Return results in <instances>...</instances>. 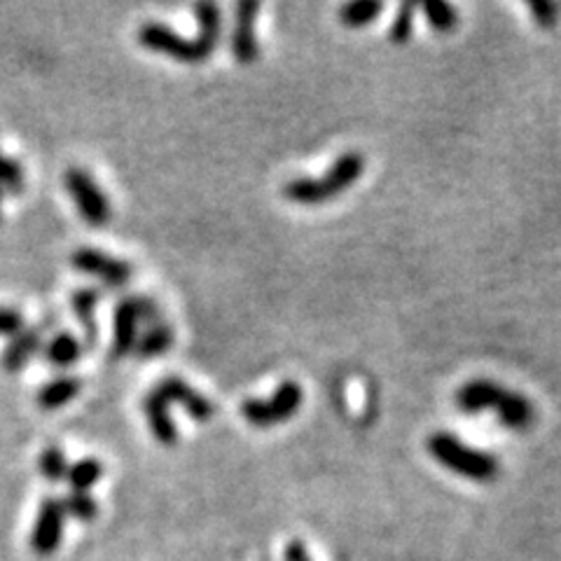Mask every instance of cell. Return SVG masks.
Instances as JSON below:
<instances>
[{
    "label": "cell",
    "instance_id": "8",
    "mask_svg": "<svg viewBox=\"0 0 561 561\" xmlns=\"http://www.w3.org/2000/svg\"><path fill=\"white\" fill-rule=\"evenodd\" d=\"M64 526H66V510L61 498H45L38 508L36 524L31 531V550L47 557L59 550L61 538H64Z\"/></svg>",
    "mask_w": 561,
    "mask_h": 561
},
{
    "label": "cell",
    "instance_id": "27",
    "mask_svg": "<svg viewBox=\"0 0 561 561\" xmlns=\"http://www.w3.org/2000/svg\"><path fill=\"white\" fill-rule=\"evenodd\" d=\"M24 325V314L22 311L12 307H0V337H15L17 332H22Z\"/></svg>",
    "mask_w": 561,
    "mask_h": 561
},
{
    "label": "cell",
    "instance_id": "21",
    "mask_svg": "<svg viewBox=\"0 0 561 561\" xmlns=\"http://www.w3.org/2000/svg\"><path fill=\"white\" fill-rule=\"evenodd\" d=\"M421 10H424L426 22L440 33L454 31L461 22L459 10H456L454 5H449V3H440V0H431V3H424V5H421Z\"/></svg>",
    "mask_w": 561,
    "mask_h": 561
},
{
    "label": "cell",
    "instance_id": "22",
    "mask_svg": "<svg viewBox=\"0 0 561 561\" xmlns=\"http://www.w3.org/2000/svg\"><path fill=\"white\" fill-rule=\"evenodd\" d=\"M38 468H40V475H43L47 482L66 480L68 461H66L64 449H59L54 445L45 447L43 454H40V459H38Z\"/></svg>",
    "mask_w": 561,
    "mask_h": 561
},
{
    "label": "cell",
    "instance_id": "29",
    "mask_svg": "<svg viewBox=\"0 0 561 561\" xmlns=\"http://www.w3.org/2000/svg\"><path fill=\"white\" fill-rule=\"evenodd\" d=\"M0 197H3V195H0ZM0 216H3V211H0Z\"/></svg>",
    "mask_w": 561,
    "mask_h": 561
},
{
    "label": "cell",
    "instance_id": "6",
    "mask_svg": "<svg viewBox=\"0 0 561 561\" xmlns=\"http://www.w3.org/2000/svg\"><path fill=\"white\" fill-rule=\"evenodd\" d=\"M66 190L71 195L75 209H78L80 218L85 220L89 227L99 230V227L108 225L110 220V204L108 197L103 195L101 187L82 166H71L64 176Z\"/></svg>",
    "mask_w": 561,
    "mask_h": 561
},
{
    "label": "cell",
    "instance_id": "19",
    "mask_svg": "<svg viewBox=\"0 0 561 561\" xmlns=\"http://www.w3.org/2000/svg\"><path fill=\"white\" fill-rule=\"evenodd\" d=\"M103 477V463L99 459H80L73 466H68L66 480L71 484V491H89Z\"/></svg>",
    "mask_w": 561,
    "mask_h": 561
},
{
    "label": "cell",
    "instance_id": "24",
    "mask_svg": "<svg viewBox=\"0 0 561 561\" xmlns=\"http://www.w3.org/2000/svg\"><path fill=\"white\" fill-rule=\"evenodd\" d=\"M24 183L26 180H24L22 164L0 152V185H3L8 192H12V195H19V192L24 190Z\"/></svg>",
    "mask_w": 561,
    "mask_h": 561
},
{
    "label": "cell",
    "instance_id": "5",
    "mask_svg": "<svg viewBox=\"0 0 561 561\" xmlns=\"http://www.w3.org/2000/svg\"><path fill=\"white\" fill-rule=\"evenodd\" d=\"M304 403V391L297 382H283L272 398H251L241 405V417L255 428H272L293 419Z\"/></svg>",
    "mask_w": 561,
    "mask_h": 561
},
{
    "label": "cell",
    "instance_id": "26",
    "mask_svg": "<svg viewBox=\"0 0 561 561\" xmlns=\"http://www.w3.org/2000/svg\"><path fill=\"white\" fill-rule=\"evenodd\" d=\"M131 302H134V309H136L138 321H141V323L152 325V323L164 321L162 309H159V304L152 300V297H148V295H131Z\"/></svg>",
    "mask_w": 561,
    "mask_h": 561
},
{
    "label": "cell",
    "instance_id": "23",
    "mask_svg": "<svg viewBox=\"0 0 561 561\" xmlns=\"http://www.w3.org/2000/svg\"><path fill=\"white\" fill-rule=\"evenodd\" d=\"M414 12H417V5L414 3L400 5L396 17H393L391 29H389L391 43H396V45L410 43L412 33H414Z\"/></svg>",
    "mask_w": 561,
    "mask_h": 561
},
{
    "label": "cell",
    "instance_id": "20",
    "mask_svg": "<svg viewBox=\"0 0 561 561\" xmlns=\"http://www.w3.org/2000/svg\"><path fill=\"white\" fill-rule=\"evenodd\" d=\"M61 503H64L66 517H75L78 522H92L99 517V503L89 491H68Z\"/></svg>",
    "mask_w": 561,
    "mask_h": 561
},
{
    "label": "cell",
    "instance_id": "10",
    "mask_svg": "<svg viewBox=\"0 0 561 561\" xmlns=\"http://www.w3.org/2000/svg\"><path fill=\"white\" fill-rule=\"evenodd\" d=\"M260 12V3H239L237 22L232 33V54L239 64H255L260 57V45L255 38V17Z\"/></svg>",
    "mask_w": 561,
    "mask_h": 561
},
{
    "label": "cell",
    "instance_id": "3",
    "mask_svg": "<svg viewBox=\"0 0 561 561\" xmlns=\"http://www.w3.org/2000/svg\"><path fill=\"white\" fill-rule=\"evenodd\" d=\"M363 173H365V157L356 150H349L344 152L337 162H332V166L323 173V176L288 180L281 192L283 197L293 204H302V206L325 204L330 202V199L344 195L353 183H358V180L363 178Z\"/></svg>",
    "mask_w": 561,
    "mask_h": 561
},
{
    "label": "cell",
    "instance_id": "11",
    "mask_svg": "<svg viewBox=\"0 0 561 561\" xmlns=\"http://www.w3.org/2000/svg\"><path fill=\"white\" fill-rule=\"evenodd\" d=\"M138 325H141V321H138L134 302H131V297H124V300L115 304V311H113V342H110V358L120 360L134 351V346L138 342Z\"/></svg>",
    "mask_w": 561,
    "mask_h": 561
},
{
    "label": "cell",
    "instance_id": "16",
    "mask_svg": "<svg viewBox=\"0 0 561 561\" xmlns=\"http://www.w3.org/2000/svg\"><path fill=\"white\" fill-rule=\"evenodd\" d=\"M80 391H82V382L78 377H57L38 391L36 403L38 407H43V410L52 412L78 398Z\"/></svg>",
    "mask_w": 561,
    "mask_h": 561
},
{
    "label": "cell",
    "instance_id": "18",
    "mask_svg": "<svg viewBox=\"0 0 561 561\" xmlns=\"http://www.w3.org/2000/svg\"><path fill=\"white\" fill-rule=\"evenodd\" d=\"M384 12V3L377 0H358V3H349L339 10V19L349 29H363V26L372 24L374 19Z\"/></svg>",
    "mask_w": 561,
    "mask_h": 561
},
{
    "label": "cell",
    "instance_id": "17",
    "mask_svg": "<svg viewBox=\"0 0 561 561\" xmlns=\"http://www.w3.org/2000/svg\"><path fill=\"white\" fill-rule=\"evenodd\" d=\"M171 346H173V328L169 323L159 321L145 328L143 335L138 337L134 351L141 360H150V358H159L162 353L169 351Z\"/></svg>",
    "mask_w": 561,
    "mask_h": 561
},
{
    "label": "cell",
    "instance_id": "25",
    "mask_svg": "<svg viewBox=\"0 0 561 561\" xmlns=\"http://www.w3.org/2000/svg\"><path fill=\"white\" fill-rule=\"evenodd\" d=\"M529 10L540 29H554L559 22L561 5L550 3V0H533V3H529Z\"/></svg>",
    "mask_w": 561,
    "mask_h": 561
},
{
    "label": "cell",
    "instance_id": "2",
    "mask_svg": "<svg viewBox=\"0 0 561 561\" xmlns=\"http://www.w3.org/2000/svg\"><path fill=\"white\" fill-rule=\"evenodd\" d=\"M456 407L463 414H480L494 410L498 421L512 431H526L536 421V407L522 393L505 389V386L489 382V379H475L463 384L456 391Z\"/></svg>",
    "mask_w": 561,
    "mask_h": 561
},
{
    "label": "cell",
    "instance_id": "1",
    "mask_svg": "<svg viewBox=\"0 0 561 561\" xmlns=\"http://www.w3.org/2000/svg\"><path fill=\"white\" fill-rule=\"evenodd\" d=\"M195 15L199 22L197 38H183L166 24L148 22L138 29V43L145 50L164 54V57L180 61V64H204L218 47L223 15H220L218 5L213 3H197Z\"/></svg>",
    "mask_w": 561,
    "mask_h": 561
},
{
    "label": "cell",
    "instance_id": "14",
    "mask_svg": "<svg viewBox=\"0 0 561 561\" xmlns=\"http://www.w3.org/2000/svg\"><path fill=\"white\" fill-rule=\"evenodd\" d=\"M101 302V290L78 288L71 295V309L78 323L85 330V349H94L99 342V323H96V309Z\"/></svg>",
    "mask_w": 561,
    "mask_h": 561
},
{
    "label": "cell",
    "instance_id": "7",
    "mask_svg": "<svg viewBox=\"0 0 561 561\" xmlns=\"http://www.w3.org/2000/svg\"><path fill=\"white\" fill-rule=\"evenodd\" d=\"M71 265L82 274L96 276V279H101L110 288L127 286L131 276H134V267L127 260L115 258V255H108L99 251V248L89 246H82L71 255Z\"/></svg>",
    "mask_w": 561,
    "mask_h": 561
},
{
    "label": "cell",
    "instance_id": "12",
    "mask_svg": "<svg viewBox=\"0 0 561 561\" xmlns=\"http://www.w3.org/2000/svg\"><path fill=\"white\" fill-rule=\"evenodd\" d=\"M143 414L145 421H148L152 438H155L159 445L173 447L178 442V428L176 421L171 417V407L166 403L162 393L157 389H152L148 396L143 398Z\"/></svg>",
    "mask_w": 561,
    "mask_h": 561
},
{
    "label": "cell",
    "instance_id": "13",
    "mask_svg": "<svg viewBox=\"0 0 561 561\" xmlns=\"http://www.w3.org/2000/svg\"><path fill=\"white\" fill-rule=\"evenodd\" d=\"M40 346H43V328H24L15 337H10L8 346L0 353V367L5 372H19L36 356Z\"/></svg>",
    "mask_w": 561,
    "mask_h": 561
},
{
    "label": "cell",
    "instance_id": "15",
    "mask_svg": "<svg viewBox=\"0 0 561 561\" xmlns=\"http://www.w3.org/2000/svg\"><path fill=\"white\" fill-rule=\"evenodd\" d=\"M82 351H85V346H82L80 339L64 330V332H57V335L45 344L43 358L47 365L57 367V370H66V367L78 363L82 358Z\"/></svg>",
    "mask_w": 561,
    "mask_h": 561
},
{
    "label": "cell",
    "instance_id": "28",
    "mask_svg": "<svg viewBox=\"0 0 561 561\" xmlns=\"http://www.w3.org/2000/svg\"><path fill=\"white\" fill-rule=\"evenodd\" d=\"M286 561H311V554L302 540H290L286 547Z\"/></svg>",
    "mask_w": 561,
    "mask_h": 561
},
{
    "label": "cell",
    "instance_id": "9",
    "mask_svg": "<svg viewBox=\"0 0 561 561\" xmlns=\"http://www.w3.org/2000/svg\"><path fill=\"white\" fill-rule=\"evenodd\" d=\"M155 389L162 393L169 407L180 405L187 412V417L199 421V424H206V421H211L213 414H216V405H213L204 393H199L195 386L183 382L180 377H166Z\"/></svg>",
    "mask_w": 561,
    "mask_h": 561
},
{
    "label": "cell",
    "instance_id": "4",
    "mask_svg": "<svg viewBox=\"0 0 561 561\" xmlns=\"http://www.w3.org/2000/svg\"><path fill=\"white\" fill-rule=\"evenodd\" d=\"M426 447L428 454H431L442 468H447L449 473L454 475L466 477V480L491 482L501 473V463H498L494 454L470 447L452 433H433L431 438H428Z\"/></svg>",
    "mask_w": 561,
    "mask_h": 561
}]
</instances>
